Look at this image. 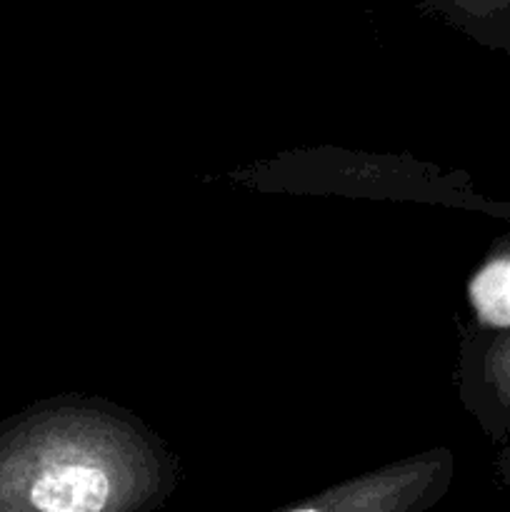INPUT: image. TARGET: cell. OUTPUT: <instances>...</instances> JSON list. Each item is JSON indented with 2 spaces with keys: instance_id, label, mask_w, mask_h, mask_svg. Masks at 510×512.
<instances>
[{
  "instance_id": "1",
  "label": "cell",
  "mask_w": 510,
  "mask_h": 512,
  "mask_svg": "<svg viewBox=\"0 0 510 512\" xmlns=\"http://www.w3.org/2000/svg\"><path fill=\"white\" fill-rule=\"evenodd\" d=\"M468 300L480 328L490 333L510 328V238L473 273Z\"/></svg>"
},
{
  "instance_id": "2",
  "label": "cell",
  "mask_w": 510,
  "mask_h": 512,
  "mask_svg": "<svg viewBox=\"0 0 510 512\" xmlns=\"http://www.w3.org/2000/svg\"><path fill=\"white\" fill-rule=\"evenodd\" d=\"M493 48L510 50V0H420Z\"/></svg>"
},
{
  "instance_id": "3",
  "label": "cell",
  "mask_w": 510,
  "mask_h": 512,
  "mask_svg": "<svg viewBox=\"0 0 510 512\" xmlns=\"http://www.w3.org/2000/svg\"><path fill=\"white\" fill-rule=\"evenodd\" d=\"M483 378L493 403L510 415V328L500 330L485 348Z\"/></svg>"
},
{
  "instance_id": "4",
  "label": "cell",
  "mask_w": 510,
  "mask_h": 512,
  "mask_svg": "<svg viewBox=\"0 0 510 512\" xmlns=\"http://www.w3.org/2000/svg\"><path fill=\"white\" fill-rule=\"evenodd\" d=\"M290 512H320L318 508H298V510H290Z\"/></svg>"
}]
</instances>
